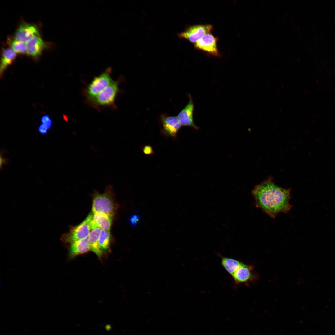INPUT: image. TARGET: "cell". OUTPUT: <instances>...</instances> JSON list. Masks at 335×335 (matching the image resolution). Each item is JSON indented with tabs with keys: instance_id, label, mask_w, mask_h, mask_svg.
Returning <instances> with one entry per match:
<instances>
[{
	"instance_id": "6da1fadb",
	"label": "cell",
	"mask_w": 335,
	"mask_h": 335,
	"mask_svg": "<svg viewBox=\"0 0 335 335\" xmlns=\"http://www.w3.org/2000/svg\"><path fill=\"white\" fill-rule=\"evenodd\" d=\"M290 192L291 189L277 185L270 178L255 186L252 194L256 206L275 218L279 213H286L290 210Z\"/></svg>"
},
{
	"instance_id": "7a4b0ae2",
	"label": "cell",
	"mask_w": 335,
	"mask_h": 335,
	"mask_svg": "<svg viewBox=\"0 0 335 335\" xmlns=\"http://www.w3.org/2000/svg\"><path fill=\"white\" fill-rule=\"evenodd\" d=\"M92 196V213L97 212L112 218L116 213L119 205L116 201L112 186H107L103 194L95 191Z\"/></svg>"
},
{
	"instance_id": "3957f363",
	"label": "cell",
	"mask_w": 335,
	"mask_h": 335,
	"mask_svg": "<svg viewBox=\"0 0 335 335\" xmlns=\"http://www.w3.org/2000/svg\"><path fill=\"white\" fill-rule=\"evenodd\" d=\"M120 79L112 83L96 96L87 99L88 102L96 108L114 105L117 95L119 91Z\"/></svg>"
},
{
	"instance_id": "277c9868",
	"label": "cell",
	"mask_w": 335,
	"mask_h": 335,
	"mask_svg": "<svg viewBox=\"0 0 335 335\" xmlns=\"http://www.w3.org/2000/svg\"><path fill=\"white\" fill-rule=\"evenodd\" d=\"M112 68L108 67L98 76L95 77L85 90L87 99L94 97L105 88L113 82Z\"/></svg>"
},
{
	"instance_id": "5b68a950",
	"label": "cell",
	"mask_w": 335,
	"mask_h": 335,
	"mask_svg": "<svg viewBox=\"0 0 335 335\" xmlns=\"http://www.w3.org/2000/svg\"><path fill=\"white\" fill-rule=\"evenodd\" d=\"M93 217V213H90L80 224L72 227L68 232L62 236V241L65 244H70L88 237L91 231L90 222Z\"/></svg>"
},
{
	"instance_id": "8992f818",
	"label": "cell",
	"mask_w": 335,
	"mask_h": 335,
	"mask_svg": "<svg viewBox=\"0 0 335 335\" xmlns=\"http://www.w3.org/2000/svg\"><path fill=\"white\" fill-rule=\"evenodd\" d=\"M211 25H198L190 26L178 34L179 38L185 39L195 43L206 34L210 33L213 29Z\"/></svg>"
},
{
	"instance_id": "52a82bcc",
	"label": "cell",
	"mask_w": 335,
	"mask_h": 335,
	"mask_svg": "<svg viewBox=\"0 0 335 335\" xmlns=\"http://www.w3.org/2000/svg\"><path fill=\"white\" fill-rule=\"evenodd\" d=\"M161 130L164 135L175 138L182 126L177 116H169L166 114L161 115Z\"/></svg>"
},
{
	"instance_id": "ba28073f",
	"label": "cell",
	"mask_w": 335,
	"mask_h": 335,
	"mask_svg": "<svg viewBox=\"0 0 335 335\" xmlns=\"http://www.w3.org/2000/svg\"><path fill=\"white\" fill-rule=\"evenodd\" d=\"M217 38L209 33L203 36L194 45L197 49L203 51L213 56H218L219 54L217 46Z\"/></svg>"
},
{
	"instance_id": "9c48e42d",
	"label": "cell",
	"mask_w": 335,
	"mask_h": 335,
	"mask_svg": "<svg viewBox=\"0 0 335 335\" xmlns=\"http://www.w3.org/2000/svg\"><path fill=\"white\" fill-rule=\"evenodd\" d=\"M189 97L187 104L179 113L177 117L182 126L190 127L197 130L199 128L194 123L193 119L194 103L190 95Z\"/></svg>"
},
{
	"instance_id": "30bf717a",
	"label": "cell",
	"mask_w": 335,
	"mask_h": 335,
	"mask_svg": "<svg viewBox=\"0 0 335 335\" xmlns=\"http://www.w3.org/2000/svg\"><path fill=\"white\" fill-rule=\"evenodd\" d=\"M253 273V268L252 266L242 263L231 276L236 284H247L253 281L255 279Z\"/></svg>"
},
{
	"instance_id": "8fae6325",
	"label": "cell",
	"mask_w": 335,
	"mask_h": 335,
	"mask_svg": "<svg viewBox=\"0 0 335 335\" xmlns=\"http://www.w3.org/2000/svg\"><path fill=\"white\" fill-rule=\"evenodd\" d=\"M35 36H40L37 27L34 25L27 23L21 25L15 35V39L25 43Z\"/></svg>"
},
{
	"instance_id": "7c38bea8",
	"label": "cell",
	"mask_w": 335,
	"mask_h": 335,
	"mask_svg": "<svg viewBox=\"0 0 335 335\" xmlns=\"http://www.w3.org/2000/svg\"><path fill=\"white\" fill-rule=\"evenodd\" d=\"M69 244V256L70 258H74L77 256L85 254L91 251L88 237Z\"/></svg>"
},
{
	"instance_id": "4fadbf2b",
	"label": "cell",
	"mask_w": 335,
	"mask_h": 335,
	"mask_svg": "<svg viewBox=\"0 0 335 335\" xmlns=\"http://www.w3.org/2000/svg\"><path fill=\"white\" fill-rule=\"evenodd\" d=\"M26 53L36 58L39 56L46 47V44L40 36L33 37L26 43Z\"/></svg>"
},
{
	"instance_id": "5bb4252c",
	"label": "cell",
	"mask_w": 335,
	"mask_h": 335,
	"mask_svg": "<svg viewBox=\"0 0 335 335\" xmlns=\"http://www.w3.org/2000/svg\"><path fill=\"white\" fill-rule=\"evenodd\" d=\"M101 230L98 227L92 229L88 237L91 251L95 253L100 258H101L103 253L98 243L99 238Z\"/></svg>"
},
{
	"instance_id": "9a60e30c",
	"label": "cell",
	"mask_w": 335,
	"mask_h": 335,
	"mask_svg": "<svg viewBox=\"0 0 335 335\" xmlns=\"http://www.w3.org/2000/svg\"><path fill=\"white\" fill-rule=\"evenodd\" d=\"M16 53L11 48H7L4 50L2 52L0 63V76L5 69L11 64L16 58Z\"/></svg>"
},
{
	"instance_id": "2e32d148",
	"label": "cell",
	"mask_w": 335,
	"mask_h": 335,
	"mask_svg": "<svg viewBox=\"0 0 335 335\" xmlns=\"http://www.w3.org/2000/svg\"><path fill=\"white\" fill-rule=\"evenodd\" d=\"M92 213L93 220L98 227L101 230H110L112 224L111 217L97 212Z\"/></svg>"
},
{
	"instance_id": "e0dca14e",
	"label": "cell",
	"mask_w": 335,
	"mask_h": 335,
	"mask_svg": "<svg viewBox=\"0 0 335 335\" xmlns=\"http://www.w3.org/2000/svg\"><path fill=\"white\" fill-rule=\"evenodd\" d=\"M221 263L226 271L231 276L238 270L242 263L236 259L221 256Z\"/></svg>"
},
{
	"instance_id": "ac0fdd59",
	"label": "cell",
	"mask_w": 335,
	"mask_h": 335,
	"mask_svg": "<svg viewBox=\"0 0 335 335\" xmlns=\"http://www.w3.org/2000/svg\"><path fill=\"white\" fill-rule=\"evenodd\" d=\"M111 235L110 230H102L98 239V243L100 249L103 252L108 251L110 248Z\"/></svg>"
},
{
	"instance_id": "d6986e66",
	"label": "cell",
	"mask_w": 335,
	"mask_h": 335,
	"mask_svg": "<svg viewBox=\"0 0 335 335\" xmlns=\"http://www.w3.org/2000/svg\"><path fill=\"white\" fill-rule=\"evenodd\" d=\"M11 49L16 53L24 54L26 52V43L15 39L11 43Z\"/></svg>"
},
{
	"instance_id": "ffe728a7",
	"label": "cell",
	"mask_w": 335,
	"mask_h": 335,
	"mask_svg": "<svg viewBox=\"0 0 335 335\" xmlns=\"http://www.w3.org/2000/svg\"><path fill=\"white\" fill-rule=\"evenodd\" d=\"M141 218V216L139 214H134L130 217L129 223L132 226H136L139 224Z\"/></svg>"
},
{
	"instance_id": "44dd1931",
	"label": "cell",
	"mask_w": 335,
	"mask_h": 335,
	"mask_svg": "<svg viewBox=\"0 0 335 335\" xmlns=\"http://www.w3.org/2000/svg\"><path fill=\"white\" fill-rule=\"evenodd\" d=\"M42 123L44 124L47 128L48 130L50 129L52 124V121L48 115L43 116L41 119Z\"/></svg>"
},
{
	"instance_id": "7402d4cb",
	"label": "cell",
	"mask_w": 335,
	"mask_h": 335,
	"mask_svg": "<svg viewBox=\"0 0 335 335\" xmlns=\"http://www.w3.org/2000/svg\"><path fill=\"white\" fill-rule=\"evenodd\" d=\"M142 150L144 154L147 155H151L154 153L152 147L150 145L145 146L143 147Z\"/></svg>"
},
{
	"instance_id": "603a6c76",
	"label": "cell",
	"mask_w": 335,
	"mask_h": 335,
	"mask_svg": "<svg viewBox=\"0 0 335 335\" xmlns=\"http://www.w3.org/2000/svg\"><path fill=\"white\" fill-rule=\"evenodd\" d=\"M38 130L40 133L42 134H46L47 133L48 129L45 125L41 123L38 127Z\"/></svg>"
},
{
	"instance_id": "cb8c5ba5",
	"label": "cell",
	"mask_w": 335,
	"mask_h": 335,
	"mask_svg": "<svg viewBox=\"0 0 335 335\" xmlns=\"http://www.w3.org/2000/svg\"><path fill=\"white\" fill-rule=\"evenodd\" d=\"M9 161L8 160L4 158H3V156H2L1 155H0V169L2 168V166L4 164H7L8 163Z\"/></svg>"
}]
</instances>
